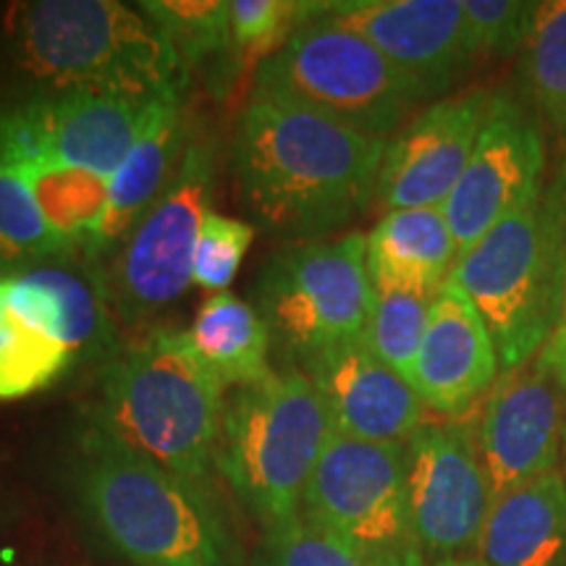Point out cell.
Listing matches in <instances>:
<instances>
[{
    "label": "cell",
    "mask_w": 566,
    "mask_h": 566,
    "mask_svg": "<svg viewBox=\"0 0 566 566\" xmlns=\"http://www.w3.org/2000/svg\"><path fill=\"white\" fill-rule=\"evenodd\" d=\"M317 17L365 38L428 97L475 63L462 0H336L317 3Z\"/></svg>",
    "instance_id": "16"
},
{
    "label": "cell",
    "mask_w": 566,
    "mask_h": 566,
    "mask_svg": "<svg viewBox=\"0 0 566 566\" xmlns=\"http://www.w3.org/2000/svg\"><path fill=\"white\" fill-rule=\"evenodd\" d=\"M436 296L407 292H375L370 321L365 328V344L375 357L412 386L417 354H420L430 307Z\"/></svg>",
    "instance_id": "28"
},
{
    "label": "cell",
    "mask_w": 566,
    "mask_h": 566,
    "mask_svg": "<svg viewBox=\"0 0 566 566\" xmlns=\"http://www.w3.org/2000/svg\"><path fill=\"white\" fill-rule=\"evenodd\" d=\"M556 179H564L566 181V111H564V118L562 124H558L556 129Z\"/></svg>",
    "instance_id": "35"
},
{
    "label": "cell",
    "mask_w": 566,
    "mask_h": 566,
    "mask_svg": "<svg viewBox=\"0 0 566 566\" xmlns=\"http://www.w3.org/2000/svg\"><path fill=\"white\" fill-rule=\"evenodd\" d=\"M189 344L223 386H250L271 375V334L252 304L229 292L212 294L197 310Z\"/></svg>",
    "instance_id": "23"
},
{
    "label": "cell",
    "mask_w": 566,
    "mask_h": 566,
    "mask_svg": "<svg viewBox=\"0 0 566 566\" xmlns=\"http://www.w3.org/2000/svg\"><path fill=\"white\" fill-rule=\"evenodd\" d=\"M13 61L53 92L176 103L189 69L139 6L118 0H27L6 13Z\"/></svg>",
    "instance_id": "2"
},
{
    "label": "cell",
    "mask_w": 566,
    "mask_h": 566,
    "mask_svg": "<svg viewBox=\"0 0 566 566\" xmlns=\"http://www.w3.org/2000/svg\"><path fill=\"white\" fill-rule=\"evenodd\" d=\"M163 103L51 92L0 108V166H71L111 176ZM176 105V103H174Z\"/></svg>",
    "instance_id": "11"
},
{
    "label": "cell",
    "mask_w": 566,
    "mask_h": 566,
    "mask_svg": "<svg viewBox=\"0 0 566 566\" xmlns=\"http://www.w3.org/2000/svg\"><path fill=\"white\" fill-rule=\"evenodd\" d=\"M258 566H378L307 516L268 527Z\"/></svg>",
    "instance_id": "31"
},
{
    "label": "cell",
    "mask_w": 566,
    "mask_h": 566,
    "mask_svg": "<svg viewBox=\"0 0 566 566\" xmlns=\"http://www.w3.org/2000/svg\"><path fill=\"white\" fill-rule=\"evenodd\" d=\"M254 302L271 344L300 365L363 338L375 304L367 233L346 231L283 247L260 271Z\"/></svg>",
    "instance_id": "8"
},
{
    "label": "cell",
    "mask_w": 566,
    "mask_h": 566,
    "mask_svg": "<svg viewBox=\"0 0 566 566\" xmlns=\"http://www.w3.org/2000/svg\"><path fill=\"white\" fill-rule=\"evenodd\" d=\"M252 92L304 105L384 142L428 101V92L378 48L317 17V3L292 38L260 63Z\"/></svg>",
    "instance_id": "7"
},
{
    "label": "cell",
    "mask_w": 566,
    "mask_h": 566,
    "mask_svg": "<svg viewBox=\"0 0 566 566\" xmlns=\"http://www.w3.org/2000/svg\"><path fill=\"white\" fill-rule=\"evenodd\" d=\"M254 226L210 210L202 218L195 244L192 283L205 292L221 294L237 279L247 250L252 247Z\"/></svg>",
    "instance_id": "32"
},
{
    "label": "cell",
    "mask_w": 566,
    "mask_h": 566,
    "mask_svg": "<svg viewBox=\"0 0 566 566\" xmlns=\"http://www.w3.org/2000/svg\"><path fill=\"white\" fill-rule=\"evenodd\" d=\"M212 181L210 145L192 139L166 192L126 233L108 263L97 265L113 315L122 323L150 321L189 289L197 233L212 202Z\"/></svg>",
    "instance_id": "10"
},
{
    "label": "cell",
    "mask_w": 566,
    "mask_h": 566,
    "mask_svg": "<svg viewBox=\"0 0 566 566\" xmlns=\"http://www.w3.org/2000/svg\"><path fill=\"white\" fill-rule=\"evenodd\" d=\"M76 254L0 273V313L59 342L74 365L113 349V310L101 271Z\"/></svg>",
    "instance_id": "17"
},
{
    "label": "cell",
    "mask_w": 566,
    "mask_h": 566,
    "mask_svg": "<svg viewBox=\"0 0 566 566\" xmlns=\"http://www.w3.org/2000/svg\"><path fill=\"white\" fill-rule=\"evenodd\" d=\"M302 514L378 566H424L409 512L405 443L331 436Z\"/></svg>",
    "instance_id": "9"
},
{
    "label": "cell",
    "mask_w": 566,
    "mask_h": 566,
    "mask_svg": "<svg viewBox=\"0 0 566 566\" xmlns=\"http://www.w3.org/2000/svg\"><path fill=\"white\" fill-rule=\"evenodd\" d=\"M405 451L409 512L422 556L438 564L475 551L493 501L475 422L424 420Z\"/></svg>",
    "instance_id": "12"
},
{
    "label": "cell",
    "mask_w": 566,
    "mask_h": 566,
    "mask_svg": "<svg viewBox=\"0 0 566 566\" xmlns=\"http://www.w3.org/2000/svg\"><path fill=\"white\" fill-rule=\"evenodd\" d=\"M562 475L566 480V430H564V449H562Z\"/></svg>",
    "instance_id": "37"
},
{
    "label": "cell",
    "mask_w": 566,
    "mask_h": 566,
    "mask_svg": "<svg viewBox=\"0 0 566 566\" xmlns=\"http://www.w3.org/2000/svg\"><path fill=\"white\" fill-rule=\"evenodd\" d=\"M336 436L407 443L428 420L412 386L375 357L365 338L331 346L302 365Z\"/></svg>",
    "instance_id": "18"
},
{
    "label": "cell",
    "mask_w": 566,
    "mask_h": 566,
    "mask_svg": "<svg viewBox=\"0 0 566 566\" xmlns=\"http://www.w3.org/2000/svg\"><path fill=\"white\" fill-rule=\"evenodd\" d=\"M139 9L160 27L187 69L231 51V6L226 0H142Z\"/></svg>",
    "instance_id": "27"
},
{
    "label": "cell",
    "mask_w": 566,
    "mask_h": 566,
    "mask_svg": "<svg viewBox=\"0 0 566 566\" xmlns=\"http://www.w3.org/2000/svg\"><path fill=\"white\" fill-rule=\"evenodd\" d=\"M187 147V124H184L181 105H158L150 124L126 153L118 171L111 176L108 208H105L95 237L84 250V258L92 265H103L113 250L124 242L126 233L137 226L139 218L153 208V202L166 192L174 174L179 171Z\"/></svg>",
    "instance_id": "20"
},
{
    "label": "cell",
    "mask_w": 566,
    "mask_h": 566,
    "mask_svg": "<svg viewBox=\"0 0 566 566\" xmlns=\"http://www.w3.org/2000/svg\"><path fill=\"white\" fill-rule=\"evenodd\" d=\"M74 252L80 250L45 218L30 181L17 168L0 166V268L21 271Z\"/></svg>",
    "instance_id": "26"
},
{
    "label": "cell",
    "mask_w": 566,
    "mask_h": 566,
    "mask_svg": "<svg viewBox=\"0 0 566 566\" xmlns=\"http://www.w3.org/2000/svg\"><path fill=\"white\" fill-rule=\"evenodd\" d=\"M516 97L556 134L566 111V0L537 6L516 55Z\"/></svg>",
    "instance_id": "24"
},
{
    "label": "cell",
    "mask_w": 566,
    "mask_h": 566,
    "mask_svg": "<svg viewBox=\"0 0 566 566\" xmlns=\"http://www.w3.org/2000/svg\"><path fill=\"white\" fill-rule=\"evenodd\" d=\"M499 375L501 359L491 331L472 302L446 281L430 307L412 388L424 407L446 420H459L491 394Z\"/></svg>",
    "instance_id": "19"
},
{
    "label": "cell",
    "mask_w": 566,
    "mask_h": 566,
    "mask_svg": "<svg viewBox=\"0 0 566 566\" xmlns=\"http://www.w3.org/2000/svg\"><path fill=\"white\" fill-rule=\"evenodd\" d=\"M491 103L493 92L475 87L441 97L409 118L386 142L375 205L384 212L443 208L475 150Z\"/></svg>",
    "instance_id": "15"
},
{
    "label": "cell",
    "mask_w": 566,
    "mask_h": 566,
    "mask_svg": "<svg viewBox=\"0 0 566 566\" xmlns=\"http://www.w3.org/2000/svg\"><path fill=\"white\" fill-rule=\"evenodd\" d=\"M71 365L69 352L59 342L0 313V401L42 391Z\"/></svg>",
    "instance_id": "29"
},
{
    "label": "cell",
    "mask_w": 566,
    "mask_h": 566,
    "mask_svg": "<svg viewBox=\"0 0 566 566\" xmlns=\"http://www.w3.org/2000/svg\"><path fill=\"white\" fill-rule=\"evenodd\" d=\"M566 378L541 349L499 375L475 420V441L491 499L562 470Z\"/></svg>",
    "instance_id": "13"
},
{
    "label": "cell",
    "mask_w": 566,
    "mask_h": 566,
    "mask_svg": "<svg viewBox=\"0 0 566 566\" xmlns=\"http://www.w3.org/2000/svg\"><path fill=\"white\" fill-rule=\"evenodd\" d=\"M334 436L313 380L271 373L239 386L223 407L216 464L233 493L268 527L302 514V499Z\"/></svg>",
    "instance_id": "6"
},
{
    "label": "cell",
    "mask_w": 566,
    "mask_h": 566,
    "mask_svg": "<svg viewBox=\"0 0 566 566\" xmlns=\"http://www.w3.org/2000/svg\"><path fill=\"white\" fill-rule=\"evenodd\" d=\"M433 566H480L475 558H449V562H438Z\"/></svg>",
    "instance_id": "36"
},
{
    "label": "cell",
    "mask_w": 566,
    "mask_h": 566,
    "mask_svg": "<svg viewBox=\"0 0 566 566\" xmlns=\"http://www.w3.org/2000/svg\"><path fill=\"white\" fill-rule=\"evenodd\" d=\"M74 491L97 535L134 566H231L229 535L189 483L92 422L74 451Z\"/></svg>",
    "instance_id": "3"
},
{
    "label": "cell",
    "mask_w": 566,
    "mask_h": 566,
    "mask_svg": "<svg viewBox=\"0 0 566 566\" xmlns=\"http://www.w3.org/2000/svg\"><path fill=\"white\" fill-rule=\"evenodd\" d=\"M548 145L543 122L514 92H493L491 111L462 179L443 202L459 252L546 189Z\"/></svg>",
    "instance_id": "14"
},
{
    "label": "cell",
    "mask_w": 566,
    "mask_h": 566,
    "mask_svg": "<svg viewBox=\"0 0 566 566\" xmlns=\"http://www.w3.org/2000/svg\"><path fill=\"white\" fill-rule=\"evenodd\" d=\"M548 352V357L558 365V370L564 373L566 378V292H564V307H562V317H558V325L554 331V336L548 338V344L543 346Z\"/></svg>",
    "instance_id": "34"
},
{
    "label": "cell",
    "mask_w": 566,
    "mask_h": 566,
    "mask_svg": "<svg viewBox=\"0 0 566 566\" xmlns=\"http://www.w3.org/2000/svg\"><path fill=\"white\" fill-rule=\"evenodd\" d=\"M231 51L237 69L263 63L310 19L315 3L292 0H231Z\"/></svg>",
    "instance_id": "30"
},
{
    "label": "cell",
    "mask_w": 566,
    "mask_h": 566,
    "mask_svg": "<svg viewBox=\"0 0 566 566\" xmlns=\"http://www.w3.org/2000/svg\"><path fill=\"white\" fill-rule=\"evenodd\" d=\"M223 388L187 331L150 328L113 349L95 422L142 457L202 485L221 438Z\"/></svg>",
    "instance_id": "4"
},
{
    "label": "cell",
    "mask_w": 566,
    "mask_h": 566,
    "mask_svg": "<svg viewBox=\"0 0 566 566\" xmlns=\"http://www.w3.org/2000/svg\"><path fill=\"white\" fill-rule=\"evenodd\" d=\"M457 258L459 244L443 208L384 212L367 233V273L375 292L436 296Z\"/></svg>",
    "instance_id": "22"
},
{
    "label": "cell",
    "mask_w": 566,
    "mask_h": 566,
    "mask_svg": "<svg viewBox=\"0 0 566 566\" xmlns=\"http://www.w3.org/2000/svg\"><path fill=\"white\" fill-rule=\"evenodd\" d=\"M386 142L336 118L252 92L231 145L242 208L263 229L313 242L370 208Z\"/></svg>",
    "instance_id": "1"
},
{
    "label": "cell",
    "mask_w": 566,
    "mask_h": 566,
    "mask_svg": "<svg viewBox=\"0 0 566 566\" xmlns=\"http://www.w3.org/2000/svg\"><path fill=\"white\" fill-rule=\"evenodd\" d=\"M467 34L475 59L520 55L541 3L522 0H462Z\"/></svg>",
    "instance_id": "33"
},
{
    "label": "cell",
    "mask_w": 566,
    "mask_h": 566,
    "mask_svg": "<svg viewBox=\"0 0 566 566\" xmlns=\"http://www.w3.org/2000/svg\"><path fill=\"white\" fill-rule=\"evenodd\" d=\"M19 174L30 181L53 229L84 254L108 208V176L71 166H30Z\"/></svg>",
    "instance_id": "25"
},
{
    "label": "cell",
    "mask_w": 566,
    "mask_h": 566,
    "mask_svg": "<svg viewBox=\"0 0 566 566\" xmlns=\"http://www.w3.org/2000/svg\"><path fill=\"white\" fill-rule=\"evenodd\" d=\"M480 566H566V480L548 472L491 501Z\"/></svg>",
    "instance_id": "21"
},
{
    "label": "cell",
    "mask_w": 566,
    "mask_h": 566,
    "mask_svg": "<svg viewBox=\"0 0 566 566\" xmlns=\"http://www.w3.org/2000/svg\"><path fill=\"white\" fill-rule=\"evenodd\" d=\"M449 283L491 331L501 373L530 363L554 336L566 292V181L546 184L533 202L459 252Z\"/></svg>",
    "instance_id": "5"
}]
</instances>
